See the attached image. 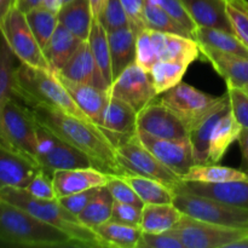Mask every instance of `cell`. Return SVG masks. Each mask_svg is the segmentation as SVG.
Returning a JSON list of instances; mask_svg holds the SVG:
<instances>
[{"label": "cell", "instance_id": "cell-1", "mask_svg": "<svg viewBox=\"0 0 248 248\" xmlns=\"http://www.w3.org/2000/svg\"><path fill=\"white\" fill-rule=\"evenodd\" d=\"M31 110L40 125L87 155L96 169L108 174H125L116 159V149L98 126L58 109L31 107Z\"/></svg>", "mask_w": 248, "mask_h": 248}, {"label": "cell", "instance_id": "cell-2", "mask_svg": "<svg viewBox=\"0 0 248 248\" xmlns=\"http://www.w3.org/2000/svg\"><path fill=\"white\" fill-rule=\"evenodd\" d=\"M0 245L18 247H82L63 230L0 200Z\"/></svg>", "mask_w": 248, "mask_h": 248}, {"label": "cell", "instance_id": "cell-3", "mask_svg": "<svg viewBox=\"0 0 248 248\" xmlns=\"http://www.w3.org/2000/svg\"><path fill=\"white\" fill-rule=\"evenodd\" d=\"M14 96L28 107H47L92 123L77 106L57 73L19 63L14 77ZM93 124V123H92Z\"/></svg>", "mask_w": 248, "mask_h": 248}, {"label": "cell", "instance_id": "cell-4", "mask_svg": "<svg viewBox=\"0 0 248 248\" xmlns=\"http://www.w3.org/2000/svg\"><path fill=\"white\" fill-rule=\"evenodd\" d=\"M0 200L12 203L31 215L35 216L43 222L63 230L69 234L73 239L77 240L82 247H103L96 232L82 224L79 218L70 213L67 208L63 207L57 199L41 200V199L31 196L24 188L6 186L0 190Z\"/></svg>", "mask_w": 248, "mask_h": 248}, {"label": "cell", "instance_id": "cell-5", "mask_svg": "<svg viewBox=\"0 0 248 248\" xmlns=\"http://www.w3.org/2000/svg\"><path fill=\"white\" fill-rule=\"evenodd\" d=\"M173 205L186 217L212 224L232 228H248V210L174 188Z\"/></svg>", "mask_w": 248, "mask_h": 248}, {"label": "cell", "instance_id": "cell-6", "mask_svg": "<svg viewBox=\"0 0 248 248\" xmlns=\"http://www.w3.org/2000/svg\"><path fill=\"white\" fill-rule=\"evenodd\" d=\"M0 34L19 63L51 69L43 47L31 31L24 12L15 6L0 24Z\"/></svg>", "mask_w": 248, "mask_h": 248}, {"label": "cell", "instance_id": "cell-7", "mask_svg": "<svg viewBox=\"0 0 248 248\" xmlns=\"http://www.w3.org/2000/svg\"><path fill=\"white\" fill-rule=\"evenodd\" d=\"M36 127L38 124L28 106L18 103L16 97L7 102L2 111L5 145L33 162H35L36 159L38 144Z\"/></svg>", "mask_w": 248, "mask_h": 248}, {"label": "cell", "instance_id": "cell-8", "mask_svg": "<svg viewBox=\"0 0 248 248\" xmlns=\"http://www.w3.org/2000/svg\"><path fill=\"white\" fill-rule=\"evenodd\" d=\"M36 159L35 162L39 169L44 170L47 173L53 174L56 171L80 167H91L93 162L87 155L65 143L51 131L44 127L36 121Z\"/></svg>", "mask_w": 248, "mask_h": 248}, {"label": "cell", "instance_id": "cell-9", "mask_svg": "<svg viewBox=\"0 0 248 248\" xmlns=\"http://www.w3.org/2000/svg\"><path fill=\"white\" fill-rule=\"evenodd\" d=\"M160 96V102L169 107L189 131L206 114L215 109L227 97V93L223 96H211L191 85L179 82Z\"/></svg>", "mask_w": 248, "mask_h": 248}, {"label": "cell", "instance_id": "cell-10", "mask_svg": "<svg viewBox=\"0 0 248 248\" xmlns=\"http://www.w3.org/2000/svg\"><path fill=\"white\" fill-rule=\"evenodd\" d=\"M116 159L125 173L150 177L162 182L172 189L176 188L182 181L178 174L165 166L140 142L137 135L116 147Z\"/></svg>", "mask_w": 248, "mask_h": 248}, {"label": "cell", "instance_id": "cell-11", "mask_svg": "<svg viewBox=\"0 0 248 248\" xmlns=\"http://www.w3.org/2000/svg\"><path fill=\"white\" fill-rule=\"evenodd\" d=\"M174 229L186 248H228L248 235V228L212 224L186 216H183Z\"/></svg>", "mask_w": 248, "mask_h": 248}, {"label": "cell", "instance_id": "cell-12", "mask_svg": "<svg viewBox=\"0 0 248 248\" xmlns=\"http://www.w3.org/2000/svg\"><path fill=\"white\" fill-rule=\"evenodd\" d=\"M108 93L130 104L137 113L152 103L157 96L149 73L137 63L128 65L113 80Z\"/></svg>", "mask_w": 248, "mask_h": 248}, {"label": "cell", "instance_id": "cell-13", "mask_svg": "<svg viewBox=\"0 0 248 248\" xmlns=\"http://www.w3.org/2000/svg\"><path fill=\"white\" fill-rule=\"evenodd\" d=\"M137 138L156 159L181 178L195 165L193 147L189 137L177 140L159 138L137 131Z\"/></svg>", "mask_w": 248, "mask_h": 248}, {"label": "cell", "instance_id": "cell-14", "mask_svg": "<svg viewBox=\"0 0 248 248\" xmlns=\"http://www.w3.org/2000/svg\"><path fill=\"white\" fill-rule=\"evenodd\" d=\"M137 116L130 104L109 94L98 127L116 149L137 135Z\"/></svg>", "mask_w": 248, "mask_h": 248}, {"label": "cell", "instance_id": "cell-15", "mask_svg": "<svg viewBox=\"0 0 248 248\" xmlns=\"http://www.w3.org/2000/svg\"><path fill=\"white\" fill-rule=\"evenodd\" d=\"M137 131L159 138L189 137L188 128L181 119L160 101H153L138 113Z\"/></svg>", "mask_w": 248, "mask_h": 248}, {"label": "cell", "instance_id": "cell-16", "mask_svg": "<svg viewBox=\"0 0 248 248\" xmlns=\"http://www.w3.org/2000/svg\"><path fill=\"white\" fill-rule=\"evenodd\" d=\"M57 73L73 81L92 85L104 91H108L109 89L94 62L93 55H92L91 47L87 40L81 41L75 52L70 56L69 60Z\"/></svg>", "mask_w": 248, "mask_h": 248}, {"label": "cell", "instance_id": "cell-17", "mask_svg": "<svg viewBox=\"0 0 248 248\" xmlns=\"http://www.w3.org/2000/svg\"><path fill=\"white\" fill-rule=\"evenodd\" d=\"M57 199L87 190L104 186L108 182L109 174L96 167H80L56 171L52 174Z\"/></svg>", "mask_w": 248, "mask_h": 248}, {"label": "cell", "instance_id": "cell-18", "mask_svg": "<svg viewBox=\"0 0 248 248\" xmlns=\"http://www.w3.org/2000/svg\"><path fill=\"white\" fill-rule=\"evenodd\" d=\"M177 186L189 193L207 196L227 205L248 210V179L224 182V183H199V182L181 181Z\"/></svg>", "mask_w": 248, "mask_h": 248}, {"label": "cell", "instance_id": "cell-19", "mask_svg": "<svg viewBox=\"0 0 248 248\" xmlns=\"http://www.w3.org/2000/svg\"><path fill=\"white\" fill-rule=\"evenodd\" d=\"M38 170L35 162L0 143V190L6 186L26 188Z\"/></svg>", "mask_w": 248, "mask_h": 248}, {"label": "cell", "instance_id": "cell-20", "mask_svg": "<svg viewBox=\"0 0 248 248\" xmlns=\"http://www.w3.org/2000/svg\"><path fill=\"white\" fill-rule=\"evenodd\" d=\"M149 31L159 60L181 61L190 65L200 57V46L191 36L164 33L153 29Z\"/></svg>", "mask_w": 248, "mask_h": 248}, {"label": "cell", "instance_id": "cell-21", "mask_svg": "<svg viewBox=\"0 0 248 248\" xmlns=\"http://www.w3.org/2000/svg\"><path fill=\"white\" fill-rule=\"evenodd\" d=\"M57 75L60 77L61 81L63 82L67 91L69 92L73 101L81 109L82 113L94 125L99 126L102 114H103L104 108H106L107 103H108V91H104V90H101L98 87L92 86V85L89 84H81V82L73 81V80L62 77L60 73H57Z\"/></svg>", "mask_w": 248, "mask_h": 248}, {"label": "cell", "instance_id": "cell-22", "mask_svg": "<svg viewBox=\"0 0 248 248\" xmlns=\"http://www.w3.org/2000/svg\"><path fill=\"white\" fill-rule=\"evenodd\" d=\"M199 46L201 55L225 80L228 87H244L248 85V56L230 55Z\"/></svg>", "mask_w": 248, "mask_h": 248}, {"label": "cell", "instance_id": "cell-23", "mask_svg": "<svg viewBox=\"0 0 248 248\" xmlns=\"http://www.w3.org/2000/svg\"><path fill=\"white\" fill-rule=\"evenodd\" d=\"M196 27H213L232 31L225 0H182Z\"/></svg>", "mask_w": 248, "mask_h": 248}, {"label": "cell", "instance_id": "cell-24", "mask_svg": "<svg viewBox=\"0 0 248 248\" xmlns=\"http://www.w3.org/2000/svg\"><path fill=\"white\" fill-rule=\"evenodd\" d=\"M229 107L230 102L227 92V97L189 130V140H190L191 147H193L195 165L207 164L211 133H212V130L217 121L228 110Z\"/></svg>", "mask_w": 248, "mask_h": 248}, {"label": "cell", "instance_id": "cell-25", "mask_svg": "<svg viewBox=\"0 0 248 248\" xmlns=\"http://www.w3.org/2000/svg\"><path fill=\"white\" fill-rule=\"evenodd\" d=\"M111 69L115 79L125 68L136 63V35L130 26L108 31ZM113 79V80H114Z\"/></svg>", "mask_w": 248, "mask_h": 248}, {"label": "cell", "instance_id": "cell-26", "mask_svg": "<svg viewBox=\"0 0 248 248\" xmlns=\"http://www.w3.org/2000/svg\"><path fill=\"white\" fill-rule=\"evenodd\" d=\"M241 128L229 107L217 121L211 133L207 164H218L223 159L230 145L237 140Z\"/></svg>", "mask_w": 248, "mask_h": 248}, {"label": "cell", "instance_id": "cell-27", "mask_svg": "<svg viewBox=\"0 0 248 248\" xmlns=\"http://www.w3.org/2000/svg\"><path fill=\"white\" fill-rule=\"evenodd\" d=\"M58 22L81 40H87L93 14L89 0H72L62 5L57 12Z\"/></svg>", "mask_w": 248, "mask_h": 248}, {"label": "cell", "instance_id": "cell-28", "mask_svg": "<svg viewBox=\"0 0 248 248\" xmlns=\"http://www.w3.org/2000/svg\"><path fill=\"white\" fill-rule=\"evenodd\" d=\"M196 43L218 52L248 56V48L234 33L213 27H196L193 33Z\"/></svg>", "mask_w": 248, "mask_h": 248}, {"label": "cell", "instance_id": "cell-29", "mask_svg": "<svg viewBox=\"0 0 248 248\" xmlns=\"http://www.w3.org/2000/svg\"><path fill=\"white\" fill-rule=\"evenodd\" d=\"M103 247L138 248L143 230L135 225L108 220L93 229Z\"/></svg>", "mask_w": 248, "mask_h": 248}, {"label": "cell", "instance_id": "cell-30", "mask_svg": "<svg viewBox=\"0 0 248 248\" xmlns=\"http://www.w3.org/2000/svg\"><path fill=\"white\" fill-rule=\"evenodd\" d=\"M173 203H147L142 208L140 229L144 232H161L172 229L183 218Z\"/></svg>", "mask_w": 248, "mask_h": 248}, {"label": "cell", "instance_id": "cell-31", "mask_svg": "<svg viewBox=\"0 0 248 248\" xmlns=\"http://www.w3.org/2000/svg\"><path fill=\"white\" fill-rule=\"evenodd\" d=\"M81 39L68 31L62 24H58L55 33L51 36L50 41L44 48L46 58L48 61L51 70L58 72L64 65V63L69 60L70 56L75 52L78 46L81 44Z\"/></svg>", "mask_w": 248, "mask_h": 248}, {"label": "cell", "instance_id": "cell-32", "mask_svg": "<svg viewBox=\"0 0 248 248\" xmlns=\"http://www.w3.org/2000/svg\"><path fill=\"white\" fill-rule=\"evenodd\" d=\"M124 178L135 189L144 205L147 203H173L174 189L162 182L140 174L125 173Z\"/></svg>", "mask_w": 248, "mask_h": 248}, {"label": "cell", "instance_id": "cell-33", "mask_svg": "<svg viewBox=\"0 0 248 248\" xmlns=\"http://www.w3.org/2000/svg\"><path fill=\"white\" fill-rule=\"evenodd\" d=\"M93 55L94 62L101 72L102 77L106 80L107 85L110 87L113 82V69H111L110 48H109L108 33L98 18H93L89 39H87Z\"/></svg>", "mask_w": 248, "mask_h": 248}, {"label": "cell", "instance_id": "cell-34", "mask_svg": "<svg viewBox=\"0 0 248 248\" xmlns=\"http://www.w3.org/2000/svg\"><path fill=\"white\" fill-rule=\"evenodd\" d=\"M15 58L11 48L0 34V143L5 144L4 132H2V111L5 106L11 98H14V77H15Z\"/></svg>", "mask_w": 248, "mask_h": 248}, {"label": "cell", "instance_id": "cell-35", "mask_svg": "<svg viewBox=\"0 0 248 248\" xmlns=\"http://www.w3.org/2000/svg\"><path fill=\"white\" fill-rule=\"evenodd\" d=\"M247 172L217 164L194 165L182 181L199 182V183H224L232 181H247Z\"/></svg>", "mask_w": 248, "mask_h": 248}, {"label": "cell", "instance_id": "cell-36", "mask_svg": "<svg viewBox=\"0 0 248 248\" xmlns=\"http://www.w3.org/2000/svg\"><path fill=\"white\" fill-rule=\"evenodd\" d=\"M188 63L173 60H159L150 69L149 75L157 96L182 82L188 69Z\"/></svg>", "mask_w": 248, "mask_h": 248}, {"label": "cell", "instance_id": "cell-37", "mask_svg": "<svg viewBox=\"0 0 248 248\" xmlns=\"http://www.w3.org/2000/svg\"><path fill=\"white\" fill-rule=\"evenodd\" d=\"M113 203L114 199L107 186H101L98 193L90 201L84 211L78 216V218L82 224L93 230L102 223L110 220Z\"/></svg>", "mask_w": 248, "mask_h": 248}, {"label": "cell", "instance_id": "cell-38", "mask_svg": "<svg viewBox=\"0 0 248 248\" xmlns=\"http://www.w3.org/2000/svg\"><path fill=\"white\" fill-rule=\"evenodd\" d=\"M26 17L31 31L44 50L50 41L52 34L55 33L57 26L60 24L57 12L41 5V6L26 12Z\"/></svg>", "mask_w": 248, "mask_h": 248}, {"label": "cell", "instance_id": "cell-39", "mask_svg": "<svg viewBox=\"0 0 248 248\" xmlns=\"http://www.w3.org/2000/svg\"><path fill=\"white\" fill-rule=\"evenodd\" d=\"M145 27L153 31H164V33L178 34V35L191 36L178 22L172 18L164 9L150 0H145L144 5ZM193 38V36H191Z\"/></svg>", "mask_w": 248, "mask_h": 248}, {"label": "cell", "instance_id": "cell-40", "mask_svg": "<svg viewBox=\"0 0 248 248\" xmlns=\"http://www.w3.org/2000/svg\"><path fill=\"white\" fill-rule=\"evenodd\" d=\"M227 14L234 34L248 48V1L247 0L228 1Z\"/></svg>", "mask_w": 248, "mask_h": 248}, {"label": "cell", "instance_id": "cell-41", "mask_svg": "<svg viewBox=\"0 0 248 248\" xmlns=\"http://www.w3.org/2000/svg\"><path fill=\"white\" fill-rule=\"evenodd\" d=\"M106 186L109 193L111 194V196H113L114 201L128 203V205L137 206V207L140 208H143V206H144V203L140 200V196L137 195L135 189L130 186V183L123 176L109 174Z\"/></svg>", "mask_w": 248, "mask_h": 248}, {"label": "cell", "instance_id": "cell-42", "mask_svg": "<svg viewBox=\"0 0 248 248\" xmlns=\"http://www.w3.org/2000/svg\"><path fill=\"white\" fill-rule=\"evenodd\" d=\"M157 61L159 56L153 44L150 31L148 28L143 29L136 38V63L149 73Z\"/></svg>", "mask_w": 248, "mask_h": 248}, {"label": "cell", "instance_id": "cell-43", "mask_svg": "<svg viewBox=\"0 0 248 248\" xmlns=\"http://www.w3.org/2000/svg\"><path fill=\"white\" fill-rule=\"evenodd\" d=\"M98 19L107 31L130 26L128 17L121 4V0H106Z\"/></svg>", "mask_w": 248, "mask_h": 248}, {"label": "cell", "instance_id": "cell-44", "mask_svg": "<svg viewBox=\"0 0 248 248\" xmlns=\"http://www.w3.org/2000/svg\"><path fill=\"white\" fill-rule=\"evenodd\" d=\"M138 248H186L174 228L161 232H144Z\"/></svg>", "mask_w": 248, "mask_h": 248}, {"label": "cell", "instance_id": "cell-45", "mask_svg": "<svg viewBox=\"0 0 248 248\" xmlns=\"http://www.w3.org/2000/svg\"><path fill=\"white\" fill-rule=\"evenodd\" d=\"M24 189L31 196L41 199V200H56L57 199L52 174L47 173L41 169L35 172V174L29 181L28 186Z\"/></svg>", "mask_w": 248, "mask_h": 248}, {"label": "cell", "instance_id": "cell-46", "mask_svg": "<svg viewBox=\"0 0 248 248\" xmlns=\"http://www.w3.org/2000/svg\"><path fill=\"white\" fill-rule=\"evenodd\" d=\"M232 113L242 128H248V92L242 87H228Z\"/></svg>", "mask_w": 248, "mask_h": 248}, {"label": "cell", "instance_id": "cell-47", "mask_svg": "<svg viewBox=\"0 0 248 248\" xmlns=\"http://www.w3.org/2000/svg\"><path fill=\"white\" fill-rule=\"evenodd\" d=\"M150 1L155 2L159 5L161 9H164L172 18L176 19L191 36H193L194 31L196 29L195 23L189 16L188 11L184 7V4L182 0H150Z\"/></svg>", "mask_w": 248, "mask_h": 248}, {"label": "cell", "instance_id": "cell-48", "mask_svg": "<svg viewBox=\"0 0 248 248\" xmlns=\"http://www.w3.org/2000/svg\"><path fill=\"white\" fill-rule=\"evenodd\" d=\"M110 219L119 223H123V224L135 225V227L140 228L142 208L137 207V206L128 205V203L114 201Z\"/></svg>", "mask_w": 248, "mask_h": 248}, {"label": "cell", "instance_id": "cell-49", "mask_svg": "<svg viewBox=\"0 0 248 248\" xmlns=\"http://www.w3.org/2000/svg\"><path fill=\"white\" fill-rule=\"evenodd\" d=\"M99 188L87 189V190L79 191V193L72 194V195L64 196V198L57 199V200L60 201L63 207L67 208L70 213L78 217L84 211V208L89 205L90 201L94 198V195L98 193Z\"/></svg>", "mask_w": 248, "mask_h": 248}, {"label": "cell", "instance_id": "cell-50", "mask_svg": "<svg viewBox=\"0 0 248 248\" xmlns=\"http://www.w3.org/2000/svg\"><path fill=\"white\" fill-rule=\"evenodd\" d=\"M121 4L128 17L130 27L137 35L140 31L147 28L144 21L145 0H121Z\"/></svg>", "mask_w": 248, "mask_h": 248}, {"label": "cell", "instance_id": "cell-51", "mask_svg": "<svg viewBox=\"0 0 248 248\" xmlns=\"http://www.w3.org/2000/svg\"><path fill=\"white\" fill-rule=\"evenodd\" d=\"M237 142L240 144L242 156H244L245 161L248 164V128H241L239 138H237Z\"/></svg>", "mask_w": 248, "mask_h": 248}, {"label": "cell", "instance_id": "cell-52", "mask_svg": "<svg viewBox=\"0 0 248 248\" xmlns=\"http://www.w3.org/2000/svg\"><path fill=\"white\" fill-rule=\"evenodd\" d=\"M41 5H43V0H17L16 1V6L24 14Z\"/></svg>", "mask_w": 248, "mask_h": 248}, {"label": "cell", "instance_id": "cell-53", "mask_svg": "<svg viewBox=\"0 0 248 248\" xmlns=\"http://www.w3.org/2000/svg\"><path fill=\"white\" fill-rule=\"evenodd\" d=\"M17 0H0V24L10 11L16 6Z\"/></svg>", "mask_w": 248, "mask_h": 248}, {"label": "cell", "instance_id": "cell-54", "mask_svg": "<svg viewBox=\"0 0 248 248\" xmlns=\"http://www.w3.org/2000/svg\"><path fill=\"white\" fill-rule=\"evenodd\" d=\"M90 5H91L92 14H93V18H98L101 15L102 7H103L106 0H89Z\"/></svg>", "mask_w": 248, "mask_h": 248}, {"label": "cell", "instance_id": "cell-55", "mask_svg": "<svg viewBox=\"0 0 248 248\" xmlns=\"http://www.w3.org/2000/svg\"><path fill=\"white\" fill-rule=\"evenodd\" d=\"M43 6L52 10V11L58 12L61 6V0H43Z\"/></svg>", "mask_w": 248, "mask_h": 248}, {"label": "cell", "instance_id": "cell-56", "mask_svg": "<svg viewBox=\"0 0 248 248\" xmlns=\"http://www.w3.org/2000/svg\"><path fill=\"white\" fill-rule=\"evenodd\" d=\"M228 248H248V235L244 236L242 239L237 240V241L232 242Z\"/></svg>", "mask_w": 248, "mask_h": 248}, {"label": "cell", "instance_id": "cell-57", "mask_svg": "<svg viewBox=\"0 0 248 248\" xmlns=\"http://www.w3.org/2000/svg\"><path fill=\"white\" fill-rule=\"evenodd\" d=\"M69 1H72V0H61V6H62V5H64V4H67V2H69Z\"/></svg>", "mask_w": 248, "mask_h": 248}, {"label": "cell", "instance_id": "cell-58", "mask_svg": "<svg viewBox=\"0 0 248 248\" xmlns=\"http://www.w3.org/2000/svg\"><path fill=\"white\" fill-rule=\"evenodd\" d=\"M242 89H244V90H246V91L248 92V85H246V86H244V87H242Z\"/></svg>", "mask_w": 248, "mask_h": 248}, {"label": "cell", "instance_id": "cell-59", "mask_svg": "<svg viewBox=\"0 0 248 248\" xmlns=\"http://www.w3.org/2000/svg\"><path fill=\"white\" fill-rule=\"evenodd\" d=\"M225 1H227V2H228V1H232V0H225Z\"/></svg>", "mask_w": 248, "mask_h": 248}, {"label": "cell", "instance_id": "cell-60", "mask_svg": "<svg viewBox=\"0 0 248 248\" xmlns=\"http://www.w3.org/2000/svg\"><path fill=\"white\" fill-rule=\"evenodd\" d=\"M247 173H248V171H247Z\"/></svg>", "mask_w": 248, "mask_h": 248}]
</instances>
